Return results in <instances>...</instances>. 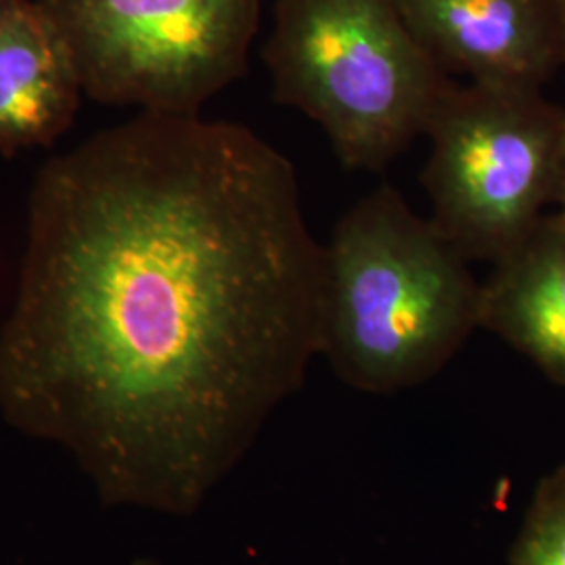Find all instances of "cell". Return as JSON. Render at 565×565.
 <instances>
[{
  "label": "cell",
  "instance_id": "cell-2",
  "mask_svg": "<svg viewBox=\"0 0 565 565\" xmlns=\"http://www.w3.org/2000/svg\"><path fill=\"white\" fill-rule=\"evenodd\" d=\"M323 247L319 356L348 387L390 396L427 384L480 329L469 260L394 186L354 203Z\"/></svg>",
  "mask_w": 565,
  "mask_h": 565
},
{
  "label": "cell",
  "instance_id": "cell-3",
  "mask_svg": "<svg viewBox=\"0 0 565 565\" xmlns=\"http://www.w3.org/2000/svg\"><path fill=\"white\" fill-rule=\"evenodd\" d=\"M264 61L275 102L317 121L352 170L380 172L427 135L455 84L394 0H279Z\"/></svg>",
  "mask_w": 565,
  "mask_h": 565
},
{
  "label": "cell",
  "instance_id": "cell-12",
  "mask_svg": "<svg viewBox=\"0 0 565 565\" xmlns=\"http://www.w3.org/2000/svg\"><path fill=\"white\" fill-rule=\"evenodd\" d=\"M562 7H564V28H565V2H562Z\"/></svg>",
  "mask_w": 565,
  "mask_h": 565
},
{
  "label": "cell",
  "instance_id": "cell-1",
  "mask_svg": "<svg viewBox=\"0 0 565 565\" xmlns=\"http://www.w3.org/2000/svg\"><path fill=\"white\" fill-rule=\"evenodd\" d=\"M323 279L279 149L141 111L36 174L0 417L63 450L103 507L193 518L302 390Z\"/></svg>",
  "mask_w": 565,
  "mask_h": 565
},
{
  "label": "cell",
  "instance_id": "cell-7",
  "mask_svg": "<svg viewBox=\"0 0 565 565\" xmlns=\"http://www.w3.org/2000/svg\"><path fill=\"white\" fill-rule=\"evenodd\" d=\"M81 76L60 30L39 0L0 9V153L46 147L72 126Z\"/></svg>",
  "mask_w": 565,
  "mask_h": 565
},
{
  "label": "cell",
  "instance_id": "cell-4",
  "mask_svg": "<svg viewBox=\"0 0 565 565\" xmlns=\"http://www.w3.org/2000/svg\"><path fill=\"white\" fill-rule=\"evenodd\" d=\"M427 137L431 223L469 263H497L553 203L565 109L539 88L452 84Z\"/></svg>",
  "mask_w": 565,
  "mask_h": 565
},
{
  "label": "cell",
  "instance_id": "cell-13",
  "mask_svg": "<svg viewBox=\"0 0 565 565\" xmlns=\"http://www.w3.org/2000/svg\"><path fill=\"white\" fill-rule=\"evenodd\" d=\"M2 2H4V0H0V9H2Z\"/></svg>",
  "mask_w": 565,
  "mask_h": 565
},
{
  "label": "cell",
  "instance_id": "cell-6",
  "mask_svg": "<svg viewBox=\"0 0 565 565\" xmlns=\"http://www.w3.org/2000/svg\"><path fill=\"white\" fill-rule=\"evenodd\" d=\"M406 28L446 74L539 88L565 61L562 0H394Z\"/></svg>",
  "mask_w": 565,
  "mask_h": 565
},
{
  "label": "cell",
  "instance_id": "cell-8",
  "mask_svg": "<svg viewBox=\"0 0 565 565\" xmlns=\"http://www.w3.org/2000/svg\"><path fill=\"white\" fill-rule=\"evenodd\" d=\"M480 329L565 387V221L557 212L494 263L482 282Z\"/></svg>",
  "mask_w": 565,
  "mask_h": 565
},
{
  "label": "cell",
  "instance_id": "cell-14",
  "mask_svg": "<svg viewBox=\"0 0 565 565\" xmlns=\"http://www.w3.org/2000/svg\"><path fill=\"white\" fill-rule=\"evenodd\" d=\"M562 2H565V0H562Z\"/></svg>",
  "mask_w": 565,
  "mask_h": 565
},
{
  "label": "cell",
  "instance_id": "cell-10",
  "mask_svg": "<svg viewBox=\"0 0 565 565\" xmlns=\"http://www.w3.org/2000/svg\"><path fill=\"white\" fill-rule=\"evenodd\" d=\"M553 203H557V214L565 221V151L564 160H562V168H559V179H557V186H555V198Z\"/></svg>",
  "mask_w": 565,
  "mask_h": 565
},
{
  "label": "cell",
  "instance_id": "cell-9",
  "mask_svg": "<svg viewBox=\"0 0 565 565\" xmlns=\"http://www.w3.org/2000/svg\"><path fill=\"white\" fill-rule=\"evenodd\" d=\"M507 565H565V461L534 488Z\"/></svg>",
  "mask_w": 565,
  "mask_h": 565
},
{
  "label": "cell",
  "instance_id": "cell-11",
  "mask_svg": "<svg viewBox=\"0 0 565 565\" xmlns=\"http://www.w3.org/2000/svg\"><path fill=\"white\" fill-rule=\"evenodd\" d=\"M130 565H166L160 562V559H156V557H149V555H145V557H137L135 562Z\"/></svg>",
  "mask_w": 565,
  "mask_h": 565
},
{
  "label": "cell",
  "instance_id": "cell-5",
  "mask_svg": "<svg viewBox=\"0 0 565 565\" xmlns=\"http://www.w3.org/2000/svg\"><path fill=\"white\" fill-rule=\"evenodd\" d=\"M82 90L107 105L193 116L239 81L263 0H39Z\"/></svg>",
  "mask_w": 565,
  "mask_h": 565
}]
</instances>
